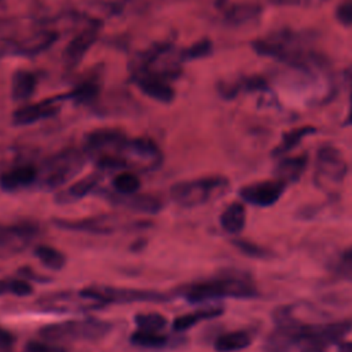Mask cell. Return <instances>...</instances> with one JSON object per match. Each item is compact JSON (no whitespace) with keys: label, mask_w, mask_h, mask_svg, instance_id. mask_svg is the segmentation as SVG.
<instances>
[{"label":"cell","mask_w":352,"mask_h":352,"mask_svg":"<svg viewBox=\"0 0 352 352\" xmlns=\"http://www.w3.org/2000/svg\"><path fill=\"white\" fill-rule=\"evenodd\" d=\"M286 183L279 179L257 182L248 184L239 190V195L243 201L256 206H271L283 194Z\"/></svg>","instance_id":"cell-12"},{"label":"cell","mask_w":352,"mask_h":352,"mask_svg":"<svg viewBox=\"0 0 352 352\" xmlns=\"http://www.w3.org/2000/svg\"><path fill=\"white\" fill-rule=\"evenodd\" d=\"M135 324L140 330H147V331H162L168 327V319L161 315V314H138L133 318Z\"/></svg>","instance_id":"cell-28"},{"label":"cell","mask_w":352,"mask_h":352,"mask_svg":"<svg viewBox=\"0 0 352 352\" xmlns=\"http://www.w3.org/2000/svg\"><path fill=\"white\" fill-rule=\"evenodd\" d=\"M120 158L126 168L153 170L162 162V154L158 146L148 138L128 139Z\"/></svg>","instance_id":"cell-7"},{"label":"cell","mask_w":352,"mask_h":352,"mask_svg":"<svg viewBox=\"0 0 352 352\" xmlns=\"http://www.w3.org/2000/svg\"><path fill=\"white\" fill-rule=\"evenodd\" d=\"M223 314V308L220 307H209V308H202L194 312H188L184 315H180L177 318H175V320L172 322V327L175 331H186L188 329H191L192 326H195L197 323L202 322V320H208L216 316H220Z\"/></svg>","instance_id":"cell-21"},{"label":"cell","mask_w":352,"mask_h":352,"mask_svg":"<svg viewBox=\"0 0 352 352\" xmlns=\"http://www.w3.org/2000/svg\"><path fill=\"white\" fill-rule=\"evenodd\" d=\"M54 224L62 230L91 234H110L118 230L120 220L111 214L91 216L84 219H54Z\"/></svg>","instance_id":"cell-11"},{"label":"cell","mask_w":352,"mask_h":352,"mask_svg":"<svg viewBox=\"0 0 352 352\" xmlns=\"http://www.w3.org/2000/svg\"><path fill=\"white\" fill-rule=\"evenodd\" d=\"M3 226H0V245H1V236H3Z\"/></svg>","instance_id":"cell-39"},{"label":"cell","mask_w":352,"mask_h":352,"mask_svg":"<svg viewBox=\"0 0 352 352\" xmlns=\"http://www.w3.org/2000/svg\"><path fill=\"white\" fill-rule=\"evenodd\" d=\"M351 322L304 323L286 311L278 315L276 327L268 337V352H324L351 330Z\"/></svg>","instance_id":"cell-1"},{"label":"cell","mask_w":352,"mask_h":352,"mask_svg":"<svg viewBox=\"0 0 352 352\" xmlns=\"http://www.w3.org/2000/svg\"><path fill=\"white\" fill-rule=\"evenodd\" d=\"M111 202L124 208H128L131 210L135 212H140V213H158L162 209V201L153 194H139V192H133V194H118L114 192L110 197Z\"/></svg>","instance_id":"cell-15"},{"label":"cell","mask_w":352,"mask_h":352,"mask_svg":"<svg viewBox=\"0 0 352 352\" xmlns=\"http://www.w3.org/2000/svg\"><path fill=\"white\" fill-rule=\"evenodd\" d=\"M37 307L50 312H85L100 309L104 305L85 298L84 296L73 292H55L45 294L37 300Z\"/></svg>","instance_id":"cell-8"},{"label":"cell","mask_w":352,"mask_h":352,"mask_svg":"<svg viewBox=\"0 0 352 352\" xmlns=\"http://www.w3.org/2000/svg\"><path fill=\"white\" fill-rule=\"evenodd\" d=\"M227 188L228 179L213 175L179 182L170 187L169 195L175 204L184 208H194L221 197Z\"/></svg>","instance_id":"cell-4"},{"label":"cell","mask_w":352,"mask_h":352,"mask_svg":"<svg viewBox=\"0 0 352 352\" xmlns=\"http://www.w3.org/2000/svg\"><path fill=\"white\" fill-rule=\"evenodd\" d=\"M138 85L144 95L158 102L170 103L175 98L173 88L157 73L144 72L138 77Z\"/></svg>","instance_id":"cell-17"},{"label":"cell","mask_w":352,"mask_h":352,"mask_svg":"<svg viewBox=\"0 0 352 352\" xmlns=\"http://www.w3.org/2000/svg\"><path fill=\"white\" fill-rule=\"evenodd\" d=\"M346 164L334 147H322L316 155L315 180L322 187H333L344 180Z\"/></svg>","instance_id":"cell-9"},{"label":"cell","mask_w":352,"mask_h":352,"mask_svg":"<svg viewBox=\"0 0 352 352\" xmlns=\"http://www.w3.org/2000/svg\"><path fill=\"white\" fill-rule=\"evenodd\" d=\"M98 91H99V88H98L96 82H94V81H84V82L78 84L67 96L74 99L76 102L85 103V102L92 100L96 96Z\"/></svg>","instance_id":"cell-32"},{"label":"cell","mask_w":352,"mask_h":352,"mask_svg":"<svg viewBox=\"0 0 352 352\" xmlns=\"http://www.w3.org/2000/svg\"><path fill=\"white\" fill-rule=\"evenodd\" d=\"M34 254L37 258L50 270H62L66 264V256L50 245H38L34 248Z\"/></svg>","instance_id":"cell-24"},{"label":"cell","mask_w":352,"mask_h":352,"mask_svg":"<svg viewBox=\"0 0 352 352\" xmlns=\"http://www.w3.org/2000/svg\"><path fill=\"white\" fill-rule=\"evenodd\" d=\"M80 294L84 296L85 298L98 301L103 305H106V304H131V302H139V301L164 302L170 298L169 294L160 293L157 290L104 286V285H92V286L84 287L80 290Z\"/></svg>","instance_id":"cell-6"},{"label":"cell","mask_w":352,"mask_h":352,"mask_svg":"<svg viewBox=\"0 0 352 352\" xmlns=\"http://www.w3.org/2000/svg\"><path fill=\"white\" fill-rule=\"evenodd\" d=\"M131 342L143 348H161L168 344V337L160 331H147L138 329L132 333Z\"/></svg>","instance_id":"cell-25"},{"label":"cell","mask_w":352,"mask_h":352,"mask_svg":"<svg viewBox=\"0 0 352 352\" xmlns=\"http://www.w3.org/2000/svg\"><path fill=\"white\" fill-rule=\"evenodd\" d=\"M340 268H342V271L352 270V248L342 254L341 261H340Z\"/></svg>","instance_id":"cell-37"},{"label":"cell","mask_w":352,"mask_h":352,"mask_svg":"<svg viewBox=\"0 0 352 352\" xmlns=\"http://www.w3.org/2000/svg\"><path fill=\"white\" fill-rule=\"evenodd\" d=\"M111 331V323L98 318H84L51 323L38 330L47 342H78L96 341Z\"/></svg>","instance_id":"cell-3"},{"label":"cell","mask_w":352,"mask_h":352,"mask_svg":"<svg viewBox=\"0 0 352 352\" xmlns=\"http://www.w3.org/2000/svg\"><path fill=\"white\" fill-rule=\"evenodd\" d=\"M336 16L342 25H352V0L341 3L336 10Z\"/></svg>","instance_id":"cell-34"},{"label":"cell","mask_w":352,"mask_h":352,"mask_svg":"<svg viewBox=\"0 0 352 352\" xmlns=\"http://www.w3.org/2000/svg\"><path fill=\"white\" fill-rule=\"evenodd\" d=\"M99 23H94L89 28L84 29L81 33H78L66 47L63 52V58L69 66H76L81 59L85 56V54L89 51V48L94 45V43L98 40L99 36Z\"/></svg>","instance_id":"cell-14"},{"label":"cell","mask_w":352,"mask_h":352,"mask_svg":"<svg viewBox=\"0 0 352 352\" xmlns=\"http://www.w3.org/2000/svg\"><path fill=\"white\" fill-rule=\"evenodd\" d=\"M113 187L118 194H133L140 187V180L136 173L131 170H122L113 179Z\"/></svg>","instance_id":"cell-30"},{"label":"cell","mask_w":352,"mask_h":352,"mask_svg":"<svg viewBox=\"0 0 352 352\" xmlns=\"http://www.w3.org/2000/svg\"><path fill=\"white\" fill-rule=\"evenodd\" d=\"M59 99L60 98H47L37 103L25 104L14 111L12 122L15 125H29L40 120L52 117L59 111Z\"/></svg>","instance_id":"cell-13"},{"label":"cell","mask_w":352,"mask_h":352,"mask_svg":"<svg viewBox=\"0 0 352 352\" xmlns=\"http://www.w3.org/2000/svg\"><path fill=\"white\" fill-rule=\"evenodd\" d=\"M348 121L352 124V107H351V113H349V118H348Z\"/></svg>","instance_id":"cell-40"},{"label":"cell","mask_w":352,"mask_h":352,"mask_svg":"<svg viewBox=\"0 0 352 352\" xmlns=\"http://www.w3.org/2000/svg\"><path fill=\"white\" fill-rule=\"evenodd\" d=\"M88 153L78 148H65L50 157L38 170V183L44 190H55L73 179L85 165Z\"/></svg>","instance_id":"cell-5"},{"label":"cell","mask_w":352,"mask_h":352,"mask_svg":"<svg viewBox=\"0 0 352 352\" xmlns=\"http://www.w3.org/2000/svg\"><path fill=\"white\" fill-rule=\"evenodd\" d=\"M212 52V43L209 38H202L197 43H194L190 48H187L183 52L184 59H197L204 58Z\"/></svg>","instance_id":"cell-33"},{"label":"cell","mask_w":352,"mask_h":352,"mask_svg":"<svg viewBox=\"0 0 352 352\" xmlns=\"http://www.w3.org/2000/svg\"><path fill=\"white\" fill-rule=\"evenodd\" d=\"M37 78L32 72L16 70L12 76L11 82V96L14 100L29 99L36 89Z\"/></svg>","instance_id":"cell-23"},{"label":"cell","mask_w":352,"mask_h":352,"mask_svg":"<svg viewBox=\"0 0 352 352\" xmlns=\"http://www.w3.org/2000/svg\"><path fill=\"white\" fill-rule=\"evenodd\" d=\"M252 342V336L245 330H235L228 331L221 336H219L214 340V349L217 352H235L245 349Z\"/></svg>","instance_id":"cell-22"},{"label":"cell","mask_w":352,"mask_h":352,"mask_svg":"<svg viewBox=\"0 0 352 352\" xmlns=\"http://www.w3.org/2000/svg\"><path fill=\"white\" fill-rule=\"evenodd\" d=\"M30 352H56L58 348H54L51 344H41V342H30L28 345Z\"/></svg>","instance_id":"cell-36"},{"label":"cell","mask_w":352,"mask_h":352,"mask_svg":"<svg viewBox=\"0 0 352 352\" xmlns=\"http://www.w3.org/2000/svg\"><path fill=\"white\" fill-rule=\"evenodd\" d=\"M246 223V209L239 202H232L220 214V224L228 234H239Z\"/></svg>","instance_id":"cell-20"},{"label":"cell","mask_w":352,"mask_h":352,"mask_svg":"<svg viewBox=\"0 0 352 352\" xmlns=\"http://www.w3.org/2000/svg\"><path fill=\"white\" fill-rule=\"evenodd\" d=\"M180 294L188 302L198 304L226 297H256L257 287L248 274L239 271H227L214 278L186 285L180 289Z\"/></svg>","instance_id":"cell-2"},{"label":"cell","mask_w":352,"mask_h":352,"mask_svg":"<svg viewBox=\"0 0 352 352\" xmlns=\"http://www.w3.org/2000/svg\"><path fill=\"white\" fill-rule=\"evenodd\" d=\"M102 176L100 173H89L84 177H81L80 180L74 182L73 184L67 186L65 190L59 191L56 194V201L59 204H72V202H76L84 197H87L89 192H92L96 186L99 184Z\"/></svg>","instance_id":"cell-18"},{"label":"cell","mask_w":352,"mask_h":352,"mask_svg":"<svg viewBox=\"0 0 352 352\" xmlns=\"http://www.w3.org/2000/svg\"><path fill=\"white\" fill-rule=\"evenodd\" d=\"M128 138L122 131L114 128H100L89 132L85 139V151L99 157H118L126 143Z\"/></svg>","instance_id":"cell-10"},{"label":"cell","mask_w":352,"mask_h":352,"mask_svg":"<svg viewBox=\"0 0 352 352\" xmlns=\"http://www.w3.org/2000/svg\"><path fill=\"white\" fill-rule=\"evenodd\" d=\"M260 12H261V7L258 4L246 3V4L234 6L228 11L227 18L232 23H243V22H248V21L256 19L260 15Z\"/></svg>","instance_id":"cell-29"},{"label":"cell","mask_w":352,"mask_h":352,"mask_svg":"<svg viewBox=\"0 0 352 352\" xmlns=\"http://www.w3.org/2000/svg\"><path fill=\"white\" fill-rule=\"evenodd\" d=\"M33 293V286L29 280L21 278H0V296L11 294L25 297Z\"/></svg>","instance_id":"cell-26"},{"label":"cell","mask_w":352,"mask_h":352,"mask_svg":"<svg viewBox=\"0 0 352 352\" xmlns=\"http://www.w3.org/2000/svg\"><path fill=\"white\" fill-rule=\"evenodd\" d=\"M14 336L0 326V352H7L14 345Z\"/></svg>","instance_id":"cell-35"},{"label":"cell","mask_w":352,"mask_h":352,"mask_svg":"<svg viewBox=\"0 0 352 352\" xmlns=\"http://www.w3.org/2000/svg\"><path fill=\"white\" fill-rule=\"evenodd\" d=\"M37 177L38 169L34 165H19L0 175V188L3 191H16L34 183Z\"/></svg>","instance_id":"cell-16"},{"label":"cell","mask_w":352,"mask_h":352,"mask_svg":"<svg viewBox=\"0 0 352 352\" xmlns=\"http://www.w3.org/2000/svg\"><path fill=\"white\" fill-rule=\"evenodd\" d=\"M56 40L55 33H41L37 34L29 40H26L21 47L19 51L25 55H33L37 52L44 51L47 47H50Z\"/></svg>","instance_id":"cell-31"},{"label":"cell","mask_w":352,"mask_h":352,"mask_svg":"<svg viewBox=\"0 0 352 352\" xmlns=\"http://www.w3.org/2000/svg\"><path fill=\"white\" fill-rule=\"evenodd\" d=\"M307 155H296V157H286L282 158L276 166H275V176L279 180H283L285 183L289 182H297L305 168H307Z\"/></svg>","instance_id":"cell-19"},{"label":"cell","mask_w":352,"mask_h":352,"mask_svg":"<svg viewBox=\"0 0 352 352\" xmlns=\"http://www.w3.org/2000/svg\"><path fill=\"white\" fill-rule=\"evenodd\" d=\"M338 352H352V341H344L338 344Z\"/></svg>","instance_id":"cell-38"},{"label":"cell","mask_w":352,"mask_h":352,"mask_svg":"<svg viewBox=\"0 0 352 352\" xmlns=\"http://www.w3.org/2000/svg\"><path fill=\"white\" fill-rule=\"evenodd\" d=\"M316 129L314 126H302V128H296V129H292L289 131L287 133L283 135L282 138V142L279 143V146L274 150V154L275 155H280V154H285L287 153L289 150H292L294 146H297L301 139L309 133H314Z\"/></svg>","instance_id":"cell-27"}]
</instances>
